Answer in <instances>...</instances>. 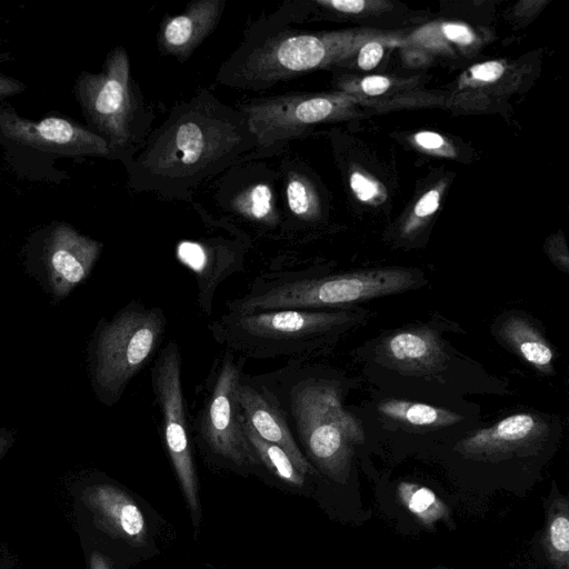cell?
I'll use <instances>...</instances> for the list:
<instances>
[{
  "instance_id": "obj_1",
  "label": "cell",
  "mask_w": 569,
  "mask_h": 569,
  "mask_svg": "<svg viewBox=\"0 0 569 569\" xmlns=\"http://www.w3.org/2000/svg\"><path fill=\"white\" fill-rule=\"evenodd\" d=\"M254 150L242 113L202 88L174 104L128 159L130 184L163 199L187 200L211 178L252 160Z\"/></svg>"
},
{
  "instance_id": "obj_2",
  "label": "cell",
  "mask_w": 569,
  "mask_h": 569,
  "mask_svg": "<svg viewBox=\"0 0 569 569\" xmlns=\"http://www.w3.org/2000/svg\"><path fill=\"white\" fill-rule=\"evenodd\" d=\"M283 411L311 460L333 479H342L353 445L363 440L357 419L342 408L338 386L307 373L299 365L256 378Z\"/></svg>"
},
{
  "instance_id": "obj_3",
  "label": "cell",
  "mask_w": 569,
  "mask_h": 569,
  "mask_svg": "<svg viewBox=\"0 0 569 569\" xmlns=\"http://www.w3.org/2000/svg\"><path fill=\"white\" fill-rule=\"evenodd\" d=\"M295 21L290 2L253 21L218 69L216 82L259 92L326 62L329 43L318 34L295 29Z\"/></svg>"
},
{
  "instance_id": "obj_4",
  "label": "cell",
  "mask_w": 569,
  "mask_h": 569,
  "mask_svg": "<svg viewBox=\"0 0 569 569\" xmlns=\"http://www.w3.org/2000/svg\"><path fill=\"white\" fill-rule=\"evenodd\" d=\"M343 310L227 311L208 325L217 343L246 359L291 360L317 351L351 321Z\"/></svg>"
},
{
  "instance_id": "obj_5",
  "label": "cell",
  "mask_w": 569,
  "mask_h": 569,
  "mask_svg": "<svg viewBox=\"0 0 569 569\" xmlns=\"http://www.w3.org/2000/svg\"><path fill=\"white\" fill-rule=\"evenodd\" d=\"M417 276L405 269H379L336 276L257 279L250 290L228 302L227 311L246 313L274 309L322 310L403 292Z\"/></svg>"
},
{
  "instance_id": "obj_6",
  "label": "cell",
  "mask_w": 569,
  "mask_h": 569,
  "mask_svg": "<svg viewBox=\"0 0 569 569\" xmlns=\"http://www.w3.org/2000/svg\"><path fill=\"white\" fill-rule=\"evenodd\" d=\"M76 93L88 122L107 141L111 154L134 156L146 140L152 116L131 77L126 49H112L100 72H83Z\"/></svg>"
},
{
  "instance_id": "obj_7",
  "label": "cell",
  "mask_w": 569,
  "mask_h": 569,
  "mask_svg": "<svg viewBox=\"0 0 569 569\" xmlns=\"http://www.w3.org/2000/svg\"><path fill=\"white\" fill-rule=\"evenodd\" d=\"M160 307L131 301L97 333L92 349L93 386L107 405L117 402L129 382L159 349L167 329Z\"/></svg>"
},
{
  "instance_id": "obj_8",
  "label": "cell",
  "mask_w": 569,
  "mask_h": 569,
  "mask_svg": "<svg viewBox=\"0 0 569 569\" xmlns=\"http://www.w3.org/2000/svg\"><path fill=\"white\" fill-rule=\"evenodd\" d=\"M244 359L224 349L214 360L190 420L191 435L211 455L242 469L254 467L246 440L238 388Z\"/></svg>"
},
{
  "instance_id": "obj_9",
  "label": "cell",
  "mask_w": 569,
  "mask_h": 569,
  "mask_svg": "<svg viewBox=\"0 0 569 569\" xmlns=\"http://www.w3.org/2000/svg\"><path fill=\"white\" fill-rule=\"evenodd\" d=\"M181 353L169 341L150 370L151 388L160 415L162 440L193 513L199 510L198 482L192 459L191 429L182 389Z\"/></svg>"
},
{
  "instance_id": "obj_10",
  "label": "cell",
  "mask_w": 569,
  "mask_h": 569,
  "mask_svg": "<svg viewBox=\"0 0 569 569\" xmlns=\"http://www.w3.org/2000/svg\"><path fill=\"white\" fill-rule=\"evenodd\" d=\"M236 108L256 141L254 160L279 152L310 127L329 119L337 103L326 96L290 92L251 99Z\"/></svg>"
},
{
  "instance_id": "obj_11",
  "label": "cell",
  "mask_w": 569,
  "mask_h": 569,
  "mask_svg": "<svg viewBox=\"0 0 569 569\" xmlns=\"http://www.w3.org/2000/svg\"><path fill=\"white\" fill-rule=\"evenodd\" d=\"M223 173L216 197L227 213L263 231L284 227L276 189L280 173L258 163L243 167V162Z\"/></svg>"
},
{
  "instance_id": "obj_12",
  "label": "cell",
  "mask_w": 569,
  "mask_h": 569,
  "mask_svg": "<svg viewBox=\"0 0 569 569\" xmlns=\"http://www.w3.org/2000/svg\"><path fill=\"white\" fill-rule=\"evenodd\" d=\"M0 130L11 141L62 156H111L107 141L88 128L59 117L32 121L17 113L0 112Z\"/></svg>"
},
{
  "instance_id": "obj_13",
  "label": "cell",
  "mask_w": 569,
  "mask_h": 569,
  "mask_svg": "<svg viewBox=\"0 0 569 569\" xmlns=\"http://www.w3.org/2000/svg\"><path fill=\"white\" fill-rule=\"evenodd\" d=\"M238 401L242 418L261 439L282 448L303 475L316 473L296 442L283 411L256 378L242 375Z\"/></svg>"
},
{
  "instance_id": "obj_14",
  "label": "cell",
  "mask_w": 569,
  "mask_h": 569,
  "mask_svg": "<svg viewBox=\"0 0 569 569\" xmlns=\"http://www.w3.org/2000/svg\"><path fill=\"white\" fill-rule=\"evenodd\" d=\"M226 3V0H196L182 12L163 17L157 32L160 53L186 62L217 28Z\"/></svg>"
},
{
  "instance_id": "obj_15",
  "label": "cell",
  "mask_w": 569,
  "mask_h": 569,
  "mask_svg": "<svg viewBox=\"0 0 569 569\" xmlns=\"http://www.w3.org/2000/svg\"><path fill=\"white\" fill-rule=\"evenodd\" d=\"M180 261L196 276L198 301L201 310L209 315L212 310L213 293L219 283L238 270L242 254H237L227 243L181 242L178 247Z\"/></svg>"
},
{
  "instance_id": "obj_16",
  "label": "cell",
  "mask_w": 569,
  "mask_h": 569,
  "mask_svg": "<svg viewBox=\"0 0 569 569\" xmlns=\"http://www.w3.org/2000/svg\"><path fill=\"white\" fill-rule=\"evenodd\" d=\"M545 430V422L537 416L516 413L468 436L459 448L471 456H498L532 443Z\"/></svg>"
},
{
  "instance_id": "obj_17",
  "label": "cell",
  "mask_w": 569,
  "mask_h": 569,
  "mask_svg": "<svg viewBox=\"0 0 569 569\" xmlns=\"http://www.w3.org/2000/svg\"><path fill=\"white\" fill-rule=\"evenodd\" d=\"M101 248L100 242L78 233L67 224H59L49 239V266L67 283H79L90 271Z\"/></svg>"
},
{
  "instance_id": "obj_18",
  "label": "cell",
  "mask_w": 569,
  "mask_h": 569,
  "mask_svg": "<svg viewBox=\"0 0 569 569\" xmlns=\"http://www.w3.org/2000/svg\"><path fill=\"white\" fill-rule=\"evenodd\" d=\"M385 352L401 369L418 372L432 371L442 360L439 342L428 330H407L390 336Z\"/></svg>"
},
{
  "instance_id": "obj_19",
  "label": "cell",
  "mask_w": 569,
  "mask_h": 569,
  "mask_svg": "<svg viewBox=\"0 0 569 569\" xmlns=\"http://www.w3.org/2000/svg\"><path fill=\"white\" fill-rule=\"evenodd\" d=\"M499 336L533 368L543 373H551L553 350L531 321L521 316H510L502 322Z\"/></svg>"
},
{
  "instance_id": "obj_20",
  "label": "cell",
  "mask_w": 569,
  "mask_h": 569,
  "mask_svg": "<svg viewBox=\"0 0 569 569\" xmlns=\"http://www.w3.org/2000/svg\"><path fill=\"white\" fill-rule=\"evenodd\" d=\"M283 187L284 224L293 220L307 222L316 218L319 211L318 197L312 182L292 161H286L280 169Z\"/></svg>"
},
{
  "instance_id": "obj_21",
  "label": "cell",
  "mask_w": 569,
  "mask_h": 569,
  "mask_svg": "<svg viewBox=\"0 0 569 569\" xmlns=\"http://www.w3.org/2000/svg\"><path fill=\"white\" fill-rule=\"evenodd\" d=\"M246 440L254 459V467H262L280 481L300 488L303 486V475L292 462L286 451L277 445L261 439L241 416Z\"/></svg>"
},
{
  "instance_id": "obj_22",
  "label": "cell",
  "mask_w": 569,
  "mask_h": 569,
  "mask_svg": "<svg viewBox=\"0 0 569 569\" xmlns=\"http://www.w3.org/2000/svg\"><path fill=\"white\" fill-rule=\"evenodd\" d=\"M378 408L388 419L418 428H442L461 420L459 415L449 410L400 399L383 400Z\"/></svg>"
},
{
  "instance_id": "obj_23",
  "label": "cell",
  "mask_w": 569,
  "mask_h": 569,
  "mask_svg": "<svg viewBox=\"0 0 569 569\" xmlns=\"http://www.w3.org/2000/svg\"><path fill=\"white\" fill-rule=\"evenodd\" d=\"M397 495L403 507L423 526H432L449 516L447 505L428 487L401 481Z\"/></svg>"
},
{
  "instance_id": "obj_24",
  "label": "cell",
  "mask_w": 569,
  "mask_h": 569,
  "mask_svg": "<svg viewBox=\"0 0 569 569\" xmlns=\"http://www.w3.org/2000/svg\"><path fill=\"white\" fill-rule=\"evenodd\" d=\"M545 549L556 569H569V513L568 501L560 497L549 509Z\"/></svg>"
},
{
  "instance_id": "obj_25",
  "label": "cell",
  "mask_w": 569,
  "mask_h": 569,
  "mask_svg": "<svg viewBox=\"0 0 569 569\" xmlns=\"http://www.w3.org/2000/svg\"><path fill=\"white\" fill-rule=\"evenodd\" d=\"M103 508L112 518L114 527L121 535L133 542H142L147 536V527L139 507L128 497L117 491H103Z\"/></svg>"
},
{
  "instance_id": "obj_26",
  "label": "cell",
  "mask_w": 569,
  "mask_h": 569,
  "mask_svg": "<svg viewBox=\"0 0 569 569\" xmlns=\"http://www.w3.org/2000/svg\"><path fill=\"white\" fill-rule=\"evenodd\" d=\"M383 54V48L380 43L371 41L366 43L358 56V66L362 70L373 69L380 61Z\"/></svg>"
},
{
  "instance_id": "obj_27",
  "label": "cell",
  "mask_w": 569,
  "mask_h": 569,
  "mask_svg": "<svg viewBox=\"0 0 569 569\" xmlns=\"http://www.w3.org/2000/svg\"><path fill=\"white\" fill-rule=\"evenodd\" d=\"M350 186L358 199L368 201L378 193L377 184L359 172L350 177Z\"/></svg>"
},
{
  "instance_id": "obj_28",
  "label": "cell",
  "mask_w": 569,
  "mask_h": 569,
  "mask_svg": "<svg viewBox=\"0 0 569 569\" xmlns=\"http://www.w3.org/2000/svg\"><path fill=\"white\" fill-rule=\"evenodd\" d=\"M472 77L477 80L491 82L499 79L503 73V66L498 61H488L476 64L470 69Z\"/></svg>"
},
{
  "instance_id": "obj_29",
  "label": "cell",
  "mask_w": 569,
  "mask_h": 569,
  "mask_svg": "<svg viewBox=\"0 0 569 569\" xmlns=\"http://www.w3.org/2000/svg\"><path fill=\"white\" fill-rule=\"evenodd\" d=\"M315 3L345 13H358L363 10L366 4L362 0H317Z\"/></svg>"
},
{
  "instance_id": "obj_30",
  "label": "cell",
  "mask_w": 569,
  "mask_h": 569,
  "mask_svg": "<svg viewBox=\"0 0 569 569\" xmlns=\"http://www.w3.org/2000/svg\"><path fill=\"white\" fill-rule=\"evenodd\" d=\"M442 30L448 39L460 44H469L473 40V33L463 24L447 23Z\"/></svg>"
},
{
  "instance_id": "obj_31",
  "label": "cell",
  "mask_w": 569,
  "mask_h": 569,
  "mask_svg": "<svg viewBox=\"0 0 569 569\" xmlns=\"http://www.w3.org/2000/svg\"><path fill=\"white\" fill-rule=\"evenodd\" d=\"M438 206L439 192L437 190H430L417 202L415 214L417 217H427L435 212Z\"/></svg>"
},
{
  "instance_id": "obj_32",
  "label": "cell",
  "mask_w": 569,
  "mask_h": 569,
  "mask_svg": "<svg viewBox=\"0 0 569 569\" xmlns=\"http://www.w3.org/2000/svg\"><path fill=\"white\" fill-rule=\"evenodd\" d=\"M389 86V79L381 76L367 77L361 81L362 91L369 96L382 94L387 91Z\"/></svg>"
},
{
  "instance_id": "obj_33",
  "label": "cell",
  "mask_w": 569,
  "mask_h": 569,
  "mask_svg": "<svg viewBox=\"0 0 569 569\" xmlns=\"http://www.w3.org/2000/svg\"><path fill=\"white\" fill-rule=\"evenodd\" d=\"M416 142L425 149H438L443 144V139L436 132H419L415 137Z\"/></svg>"
},
{
  "instance_id": "obj_34",
  "label": "cell",
  "mask_w": 569,
  "mask_h": 569,
  "mask_svg": "<svg viewBox=\"0 0 569 569\" xmlns=\"http://www.w3.org/2000/svg\"><path fill=\"white\" fill-rule=\"evenodd\" d=\"M23 89L24 86L21 82L0 74V99L17 94Z\"/></svg>"
}]
</instances>
